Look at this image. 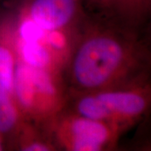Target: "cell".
<instances>
[{
	"label": "cell",
	"mask_w": 151,
	"mask_h": 151,
	"mask_svg": "<svg viewBox=\"0 0 151 151\" xmlns=\"http://www.w3.org/2000/svg\"><path fill=\"white\" fill-rule=\"evenodd\" d=\"M118 126L124 133L151 114V81L85 93H70L68 107Z\"/></svg>",
	"instance_id": "3"
},
{
	"label": "cell",
	"mask_w": 151,
	"mask_h": 151,
	"mask_svg": "<svg viewBox=\"0 0 151 151\" xmlns=\"http://www.w3.org/2000/svg\"><path fill=\"white\" fill-rule=\"evenodd\" d=\"M109 18L141 35L151 20V0H110Z\"/></svg>",
	"instance_id": "6"
},
{
	"label": "cell",
	"mask_w": 151,
	"mask_h": 151,
	"mask_svg": "<svg viewBox=\"0 0 151 151\" xmlns=\"http://www.w3.org/2000/svg\"><path fill=\"white\" fill-rule=\"evenodd\" d=\"M16 64L14 50L5 35L0 30V82L11 94L13 92Z\"/></svg>",
	"instance_id": "9"
},
{
	"label": "cell",
	"mask_w": 151,
	"mask_h": 151,
	"mask_svg": "<svg viewBox=\"0 0 151 151\" xmlns=\"http://www.w3.org/2000/svg\"><path fill=\"white\" fill-rule=\"evenodd\" d=\"M44 31L76 36L87 16L81 0H4Z\"/></svg>",
	"instance_id": "5"
},
{
	"label": "cell",
	"mask_w": 151,
	"mask_h": 151,
	"mask_svg": "<svg viewBox=\"0 0 151 151\" xmlns=\"http://www.w3.org/2000/svg\"><path fill=\"white\" fill-rule=\"evenodd\" d=\"M88 15L109 18L110 0H81Z\"/></svg>",
	"instance_id": "10"
},
{
	"label": "cell",
	"mask_w": 151,
	"mask_h": 151,
	"mask_svg": "<svg viewBox=\"0 0 151 151\" xmlns=\"http://www.w3.org/2000/svg\"><path fill=\"white\" fill-rule=\"evenodd\" d=\"M13 97L27 121L48 129L68 107L70 92L63 74L17 61Z\"/></svg>",
	"instance_id": "2"
},
{
	"label": "cell",
	"mask_w": 151,
	"mask_h": 151,
	"mask_svg": "<svg viewBox=\"0 0 151 151\" xmlns=\"http://www.w3.org/2000/svg\"><path fill=\"white\" fill-rule=\"evenodd\" d=\"M141 35L144 38L145 41L151 51V20L147 24V25L143 29V31L141 32Z\"/></svg>",
	"instance_id": "11"
},
{
	"label": "cell",
	"mask_w": 151,
	"mask_h": 151,
	"mask_svg": "<svg viewBox=\"0 0 151 151\" xmlns=\"http://www.w3.org/2000/svg\"><path fill=\"white\" fill-rule=\"evenodd\" d=\"M3 1H4V0H0V4H1V3H2Z\"/></svg>",
	"instance_id": "13"
},
{
	"label": "cell",
	"mask_w": 151,
	"mask_h": 151,
	"mask_svg": "<svg viewBox=\"0 0 151 151\" xmlns=\"http://www.w3.org/2000/svg\"><path fill=\"white\" fill-rule=\"evenodd\" d=\"M24 121L13 95L7 92L0 96V138L5 150H13Z\"/></svg>",
	"instance_id": "7"
},
{
	"label": "cell",
	"mask_w": 151,
	"mask_h": 151,
	"mask_svg": "<svg viewBox=\"0 0 151 151\" xmlns=\"http://www.w3.org/2000/svg\"><path fill=\"white\" fill-rule=\"evenodd\" d=\"M58 151L119 150L124 133L114 124L89 118L66 108L49 125Z\"/></svg>",
	"instance_id": "4"
},
{
	"label": "cell",
	"mask_w": 151,
	"mask_h": 151,
	"mask_svg": "<svg viewBox=\"0 0 151 151\" xmlns=\"http://www.w3.org/2000/svg\"><path fill=\"white\" fill-rule=\"evenodd\" d=\"M63 77L70 93L151 81V51L140 34L110 18L88 15L73 42Z\"/></svg>",
	"instance_id": "1"
},
{
	"label": "cell",
	"mask_w": 151,
	"mask_h": 151,
	"mask_svg": "<svg viewBox=\"0 0 151 151\" xmlns=\"http://www.w3.org/2000/svg\"><path fill=\"white\" fill-rule=\"evenodd\" d=\"M13 150L58 151L47 128L25 119L13 147Z\"/></svg>",
	"instance_id": "8"
},
{
	"label": "cell",
	"mask_w": 151,
	"mask_h": 151,
	"mask_svg": "<svg viewBox=\"0 0 151 151\" xmlns=\"http://www.w3.org/2000/svg\"><path fill=\"white\" fill-rule=\"evenodd\" d=\"M1 150H5V149H4V145L3 144V141H2L1 138H0V151Z\"/></svg>",
	"instance_id": "12"
}]
</instances>
